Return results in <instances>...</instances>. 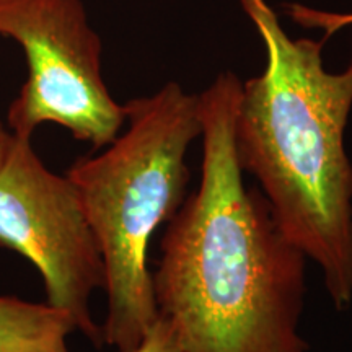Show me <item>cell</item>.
<instances>
[{
    "instance_id": "cell-1",
    "label": "cell",
    "mask_w": 352,
    "mask_h": 352,
    "mask_svg": "<svg viewBox=\"0 0 352 352\" xmlns=\"http://www.w3.org/2000/svg\"><path fill=\"white\" fill-rule=\"evenodd\" d=\"M243 82L223 72L197 95L202 175L162 239L158 314L188 352H307L298 333L307 256L277 227L235 153Z\"/></svg>"
},
{
    "instance_id": "cell-2",
    "label": "cell",
    "mask_w": 352,
    "mask_h": 352,
    "mask_svg": "<svg viewBox=\"0 0 352 352\" xmlns=\"http://www.w3.org/2000/svg\"><path fill=\"white\" fill-rule=\"evenodd\" d=\"M266 47L261 76L243 82L235 153L256 178L285 239L323 272L336 310L352 303V164L344 132L352 60L340 74L321 59L324 39L287 36L266 0H239Z\"/></svg>"
},
{
    "instance_id": "cell-3",
    "label": "cell",
    "mask_w": 352,
    "mask_h": 352,
    "mask_svg": "<svg viewBox=\"0 0 352 352\" xmlns=\"http://www.w3.org/2000/svg\"><path fill=\"white\" fill-rule=\"evenodd\" d=\"M127 129L65 176L80 196L104 264L103 342L132 352L158 318L148 245L186 201L189 145L202 132L197 95L168 82L124 104Z\"/></svg>"
},
{
    "instance_id": "cell-4",
    "label": "cell",
    "mask_w": 352,
    "mask_h": 352,
    "mask_svg": "<svg viewBox=\"0 0 352 352\" xmlns=\"http://www.w3.org/2000/svg\"><path fill=\"white\" fill-rule=\"evenodd\" d=\"M0 34L23 47L28 65L7 113L13 134L32 139L36 127L52 122L95 151L120 135L124 104L101 76V39L80 0H0Z\"/></svg>"
},
{
    "instance_id": "cell-5",
    "label": "cell",
    "mask_w": 352,
    "mask_h": 352,
    "mask_svg": "<svg viewBox=\"0 0 352 352\" xmlns=\"http://www.w3.org/2000/svg\"><path fill=\"white\" fill-rule=\"evenodd\" d=\"M0 245L28 259L43 277L47 303L103 344L90 298L104 289V264L80 196L67 176L43 164L32 139L19 135L0 168Z\"/></svg>"
},
{
    "instance_id": "cell-6",
    "label": "cell",
    "mask_w": 352,
    "mask_h": 352,
    "mask_svg": "<svg viewBox=\"0 0 352 352\" xmlns=\"http://www.w3.org/2000/svg\"><path fill=\"white\" fill-rule=\"evenodd\" d=\"M74 331L70 315L47 302L0 296V352H69Z\"/></svg>"
},
{
    "instance_id": "cell-7",
    "label": "cell",
    "mask_w": 352,
    "mask_h": 352,
    "mask_svg": "<svg viewBox=\"0 0 352 352\" xmlns=\"http://www.w3.org/2000/svg\"><path fill=\"white\" fill-rule=\"evenodd\" d=\"M287 12L297 23L303 25L305 28L324 30V41L340 28L352 25V13L318 12L314 10V8L303 7L300 3H292V6H289Z\"/></svg>"
},
{
    "instance_id": "cell-8",
    "label": "cell",
    "mask_w": 352,
    "mask_h": 352,
    "mask_svg": "<svg viewBox=\"0 0 352 352\" xmlns=\"http://www.w3.org/2000/svg\"><path fill=\"white\" fill-rule=\"evenodd\" d=\"M132 352H188L182 344L178 333L165 316L158 315L140 344Z\"/></svg>"
},
{
    "instance_id": "cell-9",
    "label": "cell",
    "mask_w": 352,
    "mask_h": 352,
    "mask_svg": "<svg viewBox=\"0 0 352 352\" xmlns=\"http://www.w3.org/2000/svg\"><path fill=\"white\" fill-rule=\"evenodd\" d=\"M13 139H15L13 132L8 131L7 127L0 122V168H2L3 164H6L8 152H10L12 148Z\"/></svg>"
}]
</instances>
